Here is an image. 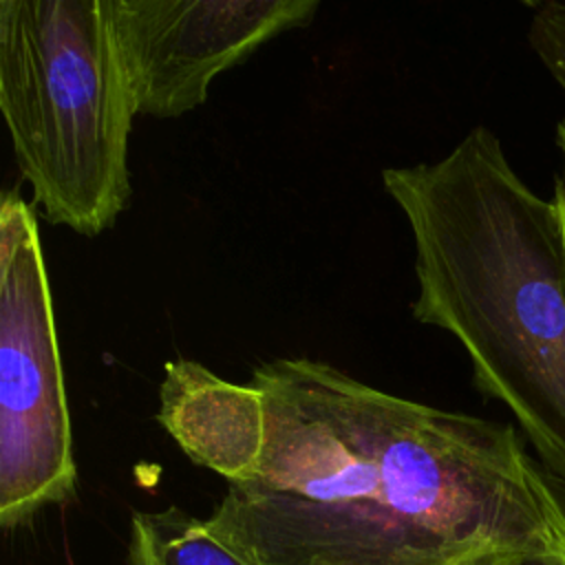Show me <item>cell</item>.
Returning <instances> with one entry per match:
<instances>
[{
	"instance_id": "obj_4",
	"label": "cell",
	"mask_w": 565,
	"mask_h": 565,
	"mask_svg": "<svg viewBox=\"0 0 565 565\" xmlns=\"http://www.w3.org/2000/svg\"><path fill=\"white\" fill-rule=\"evenodd\" d=\"M77 481L53 294L38 216L0 199V523L18 527Z\"/></svg>"
},
{
	"instance_id": "obj_3",
	"label": "cell",
	"mask_w": 565,
	"mask_h": 565,
	"mask_svg": "<svg viewBox=\"0 0 565 565\" xmlns=\"http://www.w3.org/2000/svg\"><path fill=\"white\" fill-rule=\"evenodd\" d=\"M0 113L42 216L110 230L130 201L137 115L110 0H0Z\"/></svg>"
},
{
	"instance_id": "obj_10",
	"label": "cell",
	"mask_w": 565,
	"mask_h": 565,
	"mask_svg": "<svg viewBox=\"0 0 565 565\" xmlns=\"http://www.w3.org/2000/svg\"><path fill=\"white\" fill-rule=\"evenodd\" d=\"M510 565H565V547L552 554H543V556H527L521 561H514Z\"/></svg>"
},
{
	"instance_id": "obj_5",
	"label": "cell",
	"mask_w": 565,
	"mask_h": 565,
	"mask_svg": "<svg viewBox=\"0 0 565 565\" xmlns=\"http://www.w3.org/2000/svg\"><path fill=\"white\" fill-rule=\"evenodd\" d=\"M318 0H110L135 113L172 119L265 42L311 24Z\"/></svg>"
},
{
	"instance_id": "obj_8",
	"label": "cell",
	"mask_w": 565,
	"mask_h": 565,
	"mask_svg": "<svg viewBox=\"0 0 565 565\" xmlns=\"http://www.w3.org/2000/svg\"><path fill=\"white\" fill-rule=\"evenodd\" d=\"M527 40L545 71L565 93V2L539 4L530 20Z\"/></svg>"
},
{
	"instance_id": "obj_7",
	"label": "cell",
	"mask_w": 565,
	"mask_h": 565,
	"mask_svg": "<svg viewBox=\"0 0 565 565\" xmlns=\"http://www.w3.org/2000/svg\"><path fill=\"white\" fill-rule=\"evenodd\" d=\"M128 565H245L205 527V521L170 505L132 512Z\"/></svg>"
},
{
	"instance_id": "obj_6",
	"label": "cell",
	"mask_w": 565,
	"mask_h": 565,
	"mask_svg": "<svg viewBox=\"0 0 565 565\" xmlns=\"http://www.w3.org/2000/svg\"><path fill=\"white\" fill-rule=\"evenodd\" d=\"M157 419L194 463L227 483L252 477L260 446V397L254 386L177 358L163 366Z\"/></svg>"
},
{
	"instance_id": "obj_9",
	"label": "cell",
	"mask_w": 565,
	"mask_h": 565,
	"mask_svg": "<svg viewBox=\"0 0 565 565\" xmlns=\"http://www.w3.org/2000/svg\"><path fill=\"white\" fill-rule=\"evenodd\" d=\"M556 146L563 157V170L554 179V192H552V203L556 207L558 225H561V238H563V254H565V117L556 126Z\"/></svg>"
},
{
	"instance_id": "obj_2",
	"label": "cell",
	"mask_w": 565,
	"mask_h": 565,
	"mask_svg": "<svg viewBox=\"0 0 565 565\" xmlns=\"http://www.w3.org/2000/svg\"><path fill=\"white\" fill-rule=\"evenodd\" d=\"M415 245L417 322L466 351L475 388L501 402L565 486V254L552 199L475 126L430 163L384 168Z\"/></svg>"
},
{
	"instance_id": "obj_1",
	"label": "cell",
	"mask_w": 565,
	"mask_h": 565,
	"mask_svg": "<svg viewBox=\"0 0 565 565\" xmlns=\"http://www.w3.org/2000/svg\"><path fill=\"white\" fill-rule=\"evenodd\" d=\"M252 477L203 519L245 565H510L565 547V486L516 426L309 358L258 364Z\"/></svg>"
}]
</instances>
